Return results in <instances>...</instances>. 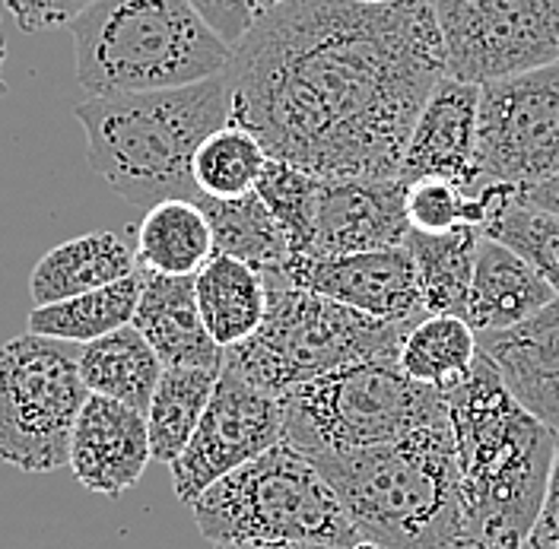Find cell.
Masks as SVG:
<instances>
[{
  "label": "cell",
  "mask_w": 559,
  "mask_h": 549,
  "mask_svg": "<svg viewBox=\"0 0 559 549\" xmlns=\"http://www.w3.org/2000/svg\"><path fill=\"white\" fill-rule=\"evenodd\" d=\"M401 178H321L312 241L296 258H337L404 244L411 223Z\"/></svg>",
  "instance_id": "5bb4252c"
},
{
  "label": "cell",
  "mask_w": 559,
  "mask_h": 549,
  "mask_svg": "<svg viewBox=\"0 0 559 549\" xmlns=\"http://www.w3.org/2000/svg\"><path fill=\"white\" fill-rule=\"evenodd\" d=\"M267 159L261 140L229 121L198 146L191 172L204 198H242L254 191Z\"/></svg>",
  "instance_id": "f546056e"
},
{
  "label": "cell",
  "mask_w": 559,
  "mask_h": 549,
  "mask_svg": "<svg viewBox=\"0 0 559 549\" xmlns=\"http://www.w3.org/2000/svg\"><path fill=\"white\" fill-rule=\"evenodd\" d=\"M404 210L411 229L419 232H449L454 226H477L484 232V206L467 198L445 178H417L404 191Z\"/></svg>",
  "instance_id": "1f68e13d"
},
{
  "label": "cell",
  "mask_w": 559,
  "mask_h": 549,
  "mask_svg": "<svg viewBox=\"0 0 559 549\" xmlns=\"http://www.w3.org/2000/svg\"><path fill=\"white\" fill-rule=\"evenodd\" d=\"M477 172L512 188H534L559 172V61L480 83Z\"/></svg>",
  "instance_id": "8fae6325"
},
{
  "label": "cell",
  "mask_w": 559,
  "mask_h": 549,
  "mask_svg": "<svg viewBox=\"0 0 559 549\" xmlns=\"http://www.w3.org/2000/svg\"><path fill=\"white\" fill-rule=\"evenodd\" d=\"M445 407L467 544L524 549L547 499L559 439L509 394L484 353L445 387Z\"/></svg>",
  "instance_id": "7a4b0ae2"
},
{
  "label": "cell",
  "mask_w": 559,
  "mask_h": 549,
  "mask_svg": "<svg viewBox=\"0 0 559 549\" xmlns=\"http://www.w3.org/2000/svg\"><path fill=\"white\" fill-rule=\"evenodd\" d=\"M264 283L267 314L248 341L223 349V366L274 397L353 362L397 356L411 331L299 289L283 271L264 274Z\"/></svg>",
  "instance_id": "52a82bcc"
},
{
  "label": "cell",
  "mask_w": 559,
  "mask_h": 549,
  "mask_svg": "<svg viewBox=\"0 0 559 549\" xmlns=\"http://www.w3.org/2000/svg\"><path fill=\"white\" fill-rule=\"evenodd\" d=\"M163 362L134 324L80 346V378L90 394L146 413L163 375Z\"/></svg>",
  "instance_id": "603a6c76"
},
{
  "label": "cell",
  "mask_w": 559,
  "mask_h": 549,
  "mask_svg": "<svg viewBox=\"0 0 559 549\" xmlns=\"http://www.w3.org/2000/svg\"><path fill=\"white\" fill-rule=\"evenodd\" d=\"M254 191L261 194V201L274 213L277 226L289 241V258L306 254V248L312 241L321 178L306 172V169H296L289 163L267 159Z\"/></svg>",
  "instance_id": "4dcf8cb0"
},
{
  "label": "cell",
  "mask_w": 559,
  "mask_h": 549,
  "mask_svg": "<svg viewBox=\"0 0 559 549\" xmlns=\"http://www.w3.org/2000/svg\"><path fill=\"white\" fill-rule=\"evenodd\" d=\"M3 61H7V38H3V29H0V99L7 93V80H3Z\"/></svg>",
  "instance_id": "74e56055"
},
{
  "label": "cell",
  "mask_w": 559,
  "mask_h": 549,
  "mask_svg": "<svg viewBox=\"0 0 559 549\" xmlns=\"http://www.w3.org/2000/svg\"><path fill=\"white\" fill-rule=\"evenodd\" d=\"M261 3H264V10H274V7L286 3V0H261Z\"/></svg>",
  "instance_id": "f35d334b"
},
{
  "label": "cell",
  "mask_w": 559,
  "mask_h": 549,
  "mask_svg": "<svg viewBox=\"0 0 559 549\" xmlns=\"http://www.w3.org/2000/svg\"><path fill=\"white\" fill-rule=\"evenodd\" d=\"M312 464L341 496L359 540L379 549H471L449 422Z\"/></svg>",
  "instance_id": "277c9868"
},
{
  "label": "cell",
  "mask_w": 559,
  "mask_h": 549,
  "mask_svg": "<svg viewBox=\"0 0 559 549\" xmlns=\"http://www.w3.org/2000/svg\"><path fill=\"white\" fill-rule=\"evenodd\" d=\"M277 442H283L280 397L223 366L191 442L169 464L175 496L191 505L219 477L254 461Z\"/></svg>",
  "instance_id": "7c38bea8"
},
{
  "label": "cell",
  "mask_w": 559,
  "mask_h": 549,
  "mask_svg": "<svg viewBox=\"0 0 559 549\" xmlns=\"http://www.w3.org/2000/svg\"><path fill=\"white\" fill-rule=\"evenodd\" d=\"M480 549H509V547H480Z\"/></svg>",
  "instance_id": "60d3db41"
},
{
  "label": "cell",
  "mask_w": 559,
  "mask_h": 549,
  "mask_svg": "<svg viewBox=\"0 0 559 549\" xmlns=\"http://www.w3.org/2000/svg\"><path fill=\"white\" fill-rule=\"evenodd\" d=\"M509 394L559 439V296L527 321L477 334Z\"/></svg>",
  "instance_id": "e0dca14e"
},
{
  "label": "cell",
  "mask_w": 559,
  "mask_h": 549,
  "mask_svg": "<svg viewBox=\"0 0 559 549\" xmlns=\"http://www.w3.org/2000/svg\"><path fill=\"white\" fill-rule=\"evenodd\" d=\"M213 232V251L245 261L261 274H277L289 261V241L258 191L242 198H198Z\"/></svg>",
  "instance_id": "d4e9b609"
},
{
  "label": "cell",
  "mask_w": 559,
  "mask_h": 549,
  "mask_svg": "<svg viewBox=\"0 0 559 549\" xmlns=\"http://www.w3.org/2000/svg\"><path fill=\"white\" fill-rule=\"evenodd\" d=\"M150 454L146 413L90 394L70 435V470L86 492L121 496L143 477Z\"/></svg>",
  "instance_id": "2e32d148"
},
{
  "label": "cell",
  "mask_w": 559,
  "mask_h": 549,
  "mask_svg": "<svg viewBox=\"0 0 559 549\" xmlns=\"http://www.w3.org/2000/svg\"><path fill=\"white\" fill-rule=\"evenodd\" d=\"M480 241L484 232L477 226H454L449 232H407L404 248L414 261L419 296L429 314L464 318Z\"/></svg>",
  "instance_id": "7402d4cb"
},
{
  "label": "cell",
  "mask_w": 559,
  "mask_h": 549,
  "mask_svg": "<svg viewBox=\"0 0 559 549\" xmlns=\"http://www.w3.org/2000/svg\"><path fill=\"white\" fill-rule=\"evenodd\" d=\"M213 258V232L198 201L150 206L138 226V267L153 274L194 276Z\"/></svg>",
  "instance_id": "484cf974"
},
{
  "label": "cell",
  "mask_w": 559,
  "mask_h": 549,
  "mask_svg": "<svg viewBox=\"0 0 559 549\" xmlns=\"http://www.w3.org/2000/svg\"><path fill=\"white\" fill-rule=\"evenodd\" d=\"M86 397L76 346L33 331L7 341L0 346V461L23 474L68 467Z\"/></svg>",
  "instance_id": "9c48e42d"
},
{
  "label": "cell",
  "mask_w": 559,
  "mask_h": 549,
  "mask_svg": "<svg viewBox=\"0 0 559 549\" xmlns=\"http://www.w3.org/2000/svg\"><path fill=\"white\" fill-rule=\"evenodd\" d=\"M188 3L229 48H236L251 33V26L267 13L261 0H188Z\"/></svg>",
  "instance_id": "d6a6232c"
},
{
  "label": "cell",
  "mask_w": 559,
  "mask_h": 549,
  "mask_svg": "<svg viewBox=\"0 0 559 549\" xmlns=\"http://www.w3.org/2000/svg\"><path fill=\"white\" fill-rule=\"evenodd\" d=\"M477 99L480 86L442 76L419 111L414 134L407 143L401 181L411 184L417 178H445L457 184L467 198L484 191V178L477 172Z\"/></svg>",
  "instance_id": "9a60e30c"
},
{
  "label": "cell",
  "mask_w": 559,
  "mask_h": 549,
  "mask_svg": "<svg viewBox=\"0 0 559 549\" xmlns=\"http://www.w3.org/2000/svg\"><path fill=\"white\" fill-rule=\"evenodd\" d=\"M194 296L210 337L223 349L248 341L267 314V283L264 274L216 254L194 274Z\"/></svg>",
  "instance_id": "44dd1931"
},
{
  "label": "cell",
  "mask_w": 559,
  "mask_h": 549,
  "mask_svg": "<svg viewBox=\"0 0 559 549\" xmlns=\"http://www.w3.org/2000/svg\"><path fill=\"white\" fill-rule=\"evenodd\" d=\"M70 35L76 83L90 99L191 86L233 61V48L188 0H96Z\"/></svg>",
  "instance_id": "5b68a950"
},
{
  "label": "cell",
  "mask_w": 559,
  "mask_h": 549,
  "mask_svg": "<svg viewBox=\"0 0 559 549\" xmlns=\"http://www.w3.org/2000/svg\"><path fill=\"white\" fill-rule=\"evenodd\" d=\"M445 76L489 83L559 61V0H436Z\"/></svg>",
  "instance_id": "30bf717a"
},
{
  "label": "cell",
  "mask_w": 559,
  "mask_h": 549,
  "mask_svg": "<svg viewBox=\"0 0 559 549\" xmlns=\"http://www.w3.org/2000/svg\"><path fill=\"white\" fill-rule=\"evenodd\" d=\"M219 369H163L159 384L146 407L150 454L159 464H173L191 442L201 416L207 410Z\"/></svg>",
  "instance_id": "83f0119b"
},
{
  "label": "cell",
  "mask_w": 559,
  "mask_h": 549,
  "mask_svg": "<svg viewBox=\"0 0 559 549\" xmlns=\"http://www.w3.org/2000/svg\"><path fill=\"white\" fill-rule=\"evenodd\" d=\"M356 3H372V7H382V3H394V0H356Z\"/></svg>",
  "instance_id": "ab89813d"
},
{
  "label": "cell",
  "mask_w": 559,
  "mask_h": 549,
  "mask_svg": "<svg viewBox=\"0 0 559 549\" xmlns=\"http://www.w3.org/2000/svg\"><path fill=\"white\" fill-rule=\"evenodd\" d=\"M213 549H341L318 544H213Z\"/></svg>",
  "instance_id": "8d00e7d4"
},
{
  "label": "cell",
  "mask_w": 559,
  "mask_h": 549,
  "mask_svg": "<svg viewBox=\"0 0 559 549\" xmlns=\"http://www.w3.org/2000/svg\"><path fill=\"white\" fill-rule=\"evenodd\" d=\"M524 549H559V451L554 474H550V486H547L544 509H540V517H537Z\"/></svg>",
  "instance_id": "e575fe53"
},
{
  "label": "cell",
  "mask_w": 559,
  "mask_h": 549,
  "mask_svg": "<svg viewBox=\"0 0 559 549\" xmlns=\"http://www.w3.org/2000/svg\"><path fill=\"white\" fill-rule=\"evenodd\" d=\"M484 206V236L509 244L544 276L559 296V216L522 201V188L489 181L477 194Z\"/></svg>",
  "instance_id": "cb8c5ba5"
},
{
  "label": "cell",
  "mask_w": 559,
  "mask_h": 549,
  "mask_svg": "<svg viewBox=\"0 0 559 549\" xmlns=\"http://www.w3.org/2000/svg\"><path fill=\"white\" fill-rule=\"evenodd\" d=\"M554 299H557L554 286L537 274L522 254H515L502 241L484 236L477 264H474L467 306H464V321L477 334L515 327L544 306H550Z\"/></svg>",
  "instance_id": "d6986e66"
},
{
  "label": "cell",
  "mask_w": 559,
  "mask_h": 549,
  "mask_svg": "<svg viewBox=\"0 0 559 549\" xmlns=\"http://www.w3.org/2000/svg\"><path fill=\"white\" fill-rule=\"evenodd\" d=\"M10 16L23 33H55V29H70V23L93 7L96 0H3Z\"/></svg>",
  "instance_id": "836d02e7"
},
{
  "label": "cell",
  "mask_w": 559,
  "mask_h": 549,
  "mask_svg": "<svg viewBox=\"0 0 559 549\" xmlns=\"http://www.w3.org/2000/svg\"><path fill=\"white\" fill-rule=\"evenodd\" d=\"M229 121L318 178H401L445 76L436 0H286L233 48Z\"/></svg>",
  "instance_id": "6da1fadb"
},
{
  "label": "cell",
  "mask_w": 559,
  "mask_h": 549,
  "mask_svg": "<svg viewBox=\"0 0 559 549\" xmlns=\"http://www.w3.org/2000/svg\"><path fill=\"white\" fill-rule=\"evenodd\" d=\"M522 201L531 206H540V210H550L559 216V172L534 188H524Z\"/></svg>",
  "instance_id": "d590c367"
},
{
  "label": "cell",
  "mask_w": 559,
  "mask_h": 549,
  "mask_svg": "<svg viewBox=\"0 0 559 549\" xmlns=\"http://www.w3.org/2000/svg\"><path fill=\"white\" fill-rule=\"evenodd\" d=\"M140 286H143V267H138L131 276L99 286L93 293L73 296L55 306H35L29 311L26 327L41 337L68 341V344H93L105 334L128 327L138 311Z\"/></svg>",
  "instance_id": "4316f807"
},
{
  "label": "cell",
  "mask_w": 559,
  "mask_h": 549,
  "mask_svg": "<svg viewBox=\"0 0 559 549\" xmlns=\"http://www.w3.org/2000/svg\"><path fill=\"white\" fill-rule=\"evenodd\" d=\"M233 83L216 73L201 83L86 99L73 108L86 134V163L105 184L134 206L198 201L194 153L216 128L229 124Z\"/></svg>",
  "instance_id": "3957f363"
},
{
  "label": "cell",
  "mask_w": 559,
  "mask_h": 549,
  "mask_svg": "<svg viewBox=\"0 0 559 549\" xmlns=\"http://www.w3.org/2000/svg\"><path fill=\"white\" fill-rule=\"evenodd\" d=\"M166 369H223V346L210 337L194 296V276L143 271L131 321Z\"/></svg>",
  "instance_id": "ac0fdd59"
},
{
  "label": "cell",
  "mask_w": 559,
  "mask_h": 549,
  "mask_svg": "<svg viewBox=\"0 0 559 549\" xmlns=\"http://www.w3.org/2000/svg\"><path fill=\"white\" fill-rule=\"evenodd\" d=\"M283 276L299 289L391 324L414 327L429 314L404 244L337 258H289L283 264Z\"/></svg>",
  "instance_id": "4fadbf2b"
},
{
  "label": "cell",
  "mask_w": 559,
  "mask_h": 549,
  "mask_svg": "<svg viewBox=\"0 0 559 549\" xmlns=\"http://www.w3.org/2000/svg\"><path fill=\"white\" fill-rule=\"evenodd\" d=\"M210 544H318L349 549L359 534L334 486L289 442L219 477L191 502Z\"/></svg>",
  "instance_id": "8992f818"
},
{
  "label": "cell",
  "mask_w": 559,
  "mask_h": 549,
  "mask_svg": "<svg viewBox=\"0 0 559 549\" xmlns=\"http://www.w3.org/2000/svg\"><path fill=\"white\" fill-rule=\"evenodd\" d=\"M477 331L461 314H426L397 349L404 375L432 387H452L477 359Z\"/></svg>",
  "instance_id": "f1b7e54d"
},
{
  "label": "cell",
  "mask_w": 559,
  "mask_h": 549,
  "mask_svg": "<svg viewBox=\"0 0 559 549\" xmlns=\"http://www.w3.org/2000/svg\"><path fill=\"white\" fill-rule=\"evenodd\" d=\"M138 271V251L118 232H90L70 239L33 267L29 296L35 306H55L73 296L93 293Z\"/></svg>",
  "instance_id": "ffe728a7"
},
{
  "label": "cell",
  "mask_w": 559,
  "mask_h": 549,
  "mask_svg": "<svg viewBox=\"0 0 559 549\" xmlns=\"http://www.w3.org/2000/svg\"><path fill=\"white\" fill-rule=\"evenodd\" d=\"M283 442L309 461L388 445L449 422L445 391L404 375L397 356H372L312 378L280 397Z\"/></svg>",
  "instance_id": "ba28073f"
}]
</instances>
